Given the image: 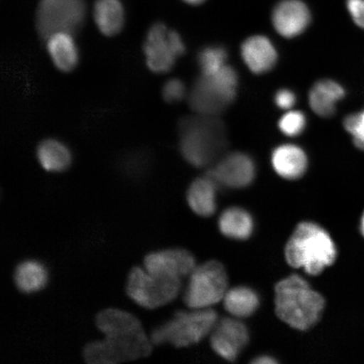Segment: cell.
Wrapping results in <instances>:
<instances>
[{
	"mask_svg": "<svg viewBox=\"0 0 364 364\" xmlns=\"http://www.w3.org/2000/svg\"><path fill=\"white\" fill-rule=\"evenodd\" d=\"M95 325L104 338L85 346L83 356L86 363H120L151 354L152 341L133 314L115 308L104 309L95 317Z\"/></svg>",
	"mask_w": 364,
	"mask_h": 364,
	"instance_id": "6da1fadb",
	"label": "cell"
},
{
	"mask_svg": "<svg viewBox=\"0 0 364 364\" xmlns=\"http://www.w3.org/2000/svg\"><path fill=\"white\" fill-rule=\"evenodd\" d=\"M325 299L311 288L306 279L291 275L277 283L275 311L285 324L299 331H308L321 320Z\"/></svg>",
	"mask_w": 364,
	"mask_h": 364,
	"instance_id": "7a4b0ae2",
	"label": "cell"
},
{
	"mask_svg": "<svg viewBox=\"0 0 364 364\" xmlns=\"http://www.w3.org/2000/svg\"><path fill=\"white\" fill-rule=\"evenodd\" d=\"M181 156L195 167L210 165L226 145L224 124L215 116H188L179 122Z\"/></svg>",
	"mask_w": 364,
	"mask_h": 364,
	"instance_id": "3957f363",
	"label": "cell"
},
{
	"mask_svg": "<svg viewBox=\"0 0 364 364\" xmlns=\"http://www.w3.org/2000/svg\"><path fill=\"white\" fill-rule=\"evenodd\" d=\"M287 262L316 276L332 265L338 252L334 241L325 229L313 222H302L296 227L286 244Z\"/></svg>",
	"mask_w": 364,
	"mask_h": 364,
	"instance_id": "277c9868",
	"label": "cell"
},
{
	"mask_svg": "<svg viewBox=\"0 0 364 364\" xmlns=\"http://www.w3.org/2000/svg\"><path fill=\"white\" fill-rule=\"evenodd\" d=\"M191 309L177 311L171 320L154 328L150 334L153 345L186 348L211 334L218 321L217 313L211 308Z\"/></svg>",
	"mask_w": 364,
	"mask_h": 364,
	"instance_id": "5b68a950",
	"label": "cell"
},
{
	"mask_svg": "<svg viewBox=\"0 0 364 364\" xmlns=\"http://www.w3.org/2000/svg\"><path fill=\"white\" fill-rule=\"evenodd\" d=\"M237 87V73L229 65L215 74L201 75L190 90L189 106L197 114L216 116L235 101Z\"/></svg>",
	"mask_w": 364,
	"mask_h": 364,
	"instance_id": "8992f818",
	"label": "cell"
},
{
	"mask_svg": "<svg viewBox=\"0 0 364 364\" xmlns=\"http://www.w3.org/2000/svg\"><path fill=\"white\" fill-rule=\"evenodd\" d=\"M182 280L166 274H152L144 267H134L127 277L126 292L138 306L154 309L177 298L182 288Z\"/></svg>",
	"mask_w": 364,
	"mask_h": 364,
	"instance_id": "52a82bcc",
	"label": "cell"
},
{
	"mask_svg": "<svg viewBox=\"0 0 364 364\" xmlns=\"http://www.w3.org/2000/svg\"><path fill=\"white\" fill-rule=\"evenodd\" d=\"M184 301L190 309H209L223 301L227 293L228 275L220 262H208L191 273Z\"/></svg>",
	"mask_w": 364,
	"mask_h": 364,
	"instance_id": "ba28073f",
	"label": "cell"
},
{
	"mask_svg": "<svg viewBox=\"0 0 364 364\" xmlns=\"http://www.w3.org/2000/svg\"><path fill=\"white\" fill-rule=\"evenodd\" d=\"M86 16L85 0H40L36 12V26L44 41L53 33L74 34L83 26Z\"/></svg>",
	"mask_w": 364,
	"mask_h": 364,
	"instance_id": "9c48e42d",
	"label": "cell"
},
{
	"mask_svg": "<svg viewBox=\"0 0 364 364\" xmlns=\"http://www.w3.org/2000/svg\"><path fill=\"white\" fill-rule=\"evenodd\" d=\"M143 52L149 70L154 74H165L172 70L176 59L183 55L186 45L178 33L156 22L149 29Z\"/></svg>",
	"mask_w": 364,
	"mask_h": 364,
	"instance_id": "30bf717a",
	"label": "cell"
},
{
	"mask_svg": "<svg viewBox=\"0 0 364 364\" xmlns=\"http://www.w3.org/2000/svg\"><path fill=\"white\" fill-rule=\"evenodd\" d=\"M208 176L218 186L232 189L247 188L256 177V166L247 154L235 152L223 157L209 170Z\"/></svg>",
	"mask_w": 364,
	"mask_h": 364,
	"instance_id": "8fae6325",
	"label": "cell"
},
{
	"mask_svg": "<svg viewBox=\"0 0 364 364\" xmlns=\"http://www.w3.org/2000/svg\"><path fill=\"white\" fill-rule=\"evenodd\" d=\"M250 340L247 327L234 318L218 321L211 332V346L218 356L234 362L247 347Z\"/></svg>",
	"mask_w": 364,
	"mask_h": 364,
	"instance_id": "7c38bea8",
	"label": "cell"
},
{
	"mask_svg": "<svg viewBox=\"0 0 364 364\" xmlns=\"http://www.w3.org/2000/svg\"><path fill=\"white\" fill-rule=\"evenodd\" d=\"M197 267L193 255L185 249L158 250L144 259V268L152 274H166L184 279Z\"/></svg>",
	"mask_w": 364,
	"mask_h": 364,
	"instance_id": "4fadbf2b",
	"label": "cell"
},
{
	"mask_svg": "<svg viewBox=\"0 0 364 364\" xmlns=\"http://www.w3.org/2000/svg\"><path fill=\"white\" fill-rule=\"evenodd\" d=\"M311 19L308 7L300 0H284L277 4L272 13L275 30L287 38L302 34Z\"/></svg>",
	"mask_w": 364,
	"mask_h": 364,
	"instance_id": "5bb4252c",
	"label": "cell"
},
{
	"mask_svg": "<svg viewBox=\"0 0 364 364\" xmlns=\"http://www.w3.org/2000/svg\"><path fill=\"white\" fill-rule=\"evenodd\" d=\"M241 56L254 74L262 75L274 68L277 60V50L271 41L264 36H253L241 46Z\"/></svg>",
	"mask_w": 364,
	"mask_h": 364,
	"instance_id": "9a60e30c",
	"label": "cell"
},
{
	"mask_svg": "<svg viewBox=\"0 0 364 364\" xmlns=\"http://www.w3.org/2000/svg\"><path fill=\"white\" fill-rule=\"evenodd\" d=\"M53 65L63 73L71 72L80 63V50L74 36L65 31L53 33L45 40Z\"/></svg>",
	"mask_w": 364,
	"mask_h": 364,
	"instance_id": "2e32d148",
	"label": "cell"
},
{
	"mask_svg": "<svg viewBox=\"0 0 364 364\" xmlns=\"http://www.w3.org/2000/svg\"><path fill=\"white\" fill-rule=\"evenodd\" d=\"M272 165L277 174L287 180H297L308 168V159L301 148L283 144L272 154Z\"/></svg>",
	"mask_w": 364,
	"mask_h": 364,
	"instance_id": "e0dca14e",
	"label": "cell"
},
{
	"mask_svg": "<svg viewBox=\"0 0 364 364\" xmlns=\"http://www.w3.org/2000/svg\"><path fill=\"white\" fill-rule=\"evenodd\" d=\"M345 90L338 82L322 80L313 85L309 103L314 112L322 117H331L336 112V103L344 97Z\"/></svg>",
	"mask_w": 364,
	"mask_h": 364,
	"instance_id": "ac0fdd59",
	"label": "cell"
},
{
	"mask_svg": "<svg viewBox=\"0 0 364 364\" xmlns=\"http://www.w3.org/2000/svg\"><path fill=\"white\" fill-rule=\"evenodd\" d=\"M218 188L216 182L208 176L192 182L186 193V199L196 215L210 217L215 213Z\"/></svg>",
	"mask_w": 364,
	"mask_h": 364,
	"instance_id": "d6986e66",
	"label": "cell"
},
{
	"mask_svg": "<svg viewBox=\"0 0 364 364\" xmlns=\"http://www.w3.org/2000/svg\"><path fill=\"white\" fill-rule=\"evenodd\" d=\"M36 158L41 166L48 172L65 171L73 162L70 149L57 139L43 140L36 148Z\"/></svg>",
	"mask_w": 364,
	"mask_h": 364,
	"instance_id": "ffe728a7",
	"label": "cell"
},
{
	"mask_svg": "<svg viewBox=\"0 0 364 364\" xmlns=\"http://www.w3.org/2000/svg\"><path fill=\"white\" fill-rule=\"evenodd\" d=\"M93 16L95 25L105 36H116L124 28L125 12L120 0H97Z\"/></svg>",
	"mask_w": 364,
	"mask_h": 364,
	"instance_id": "44dd1931",
	"label": "cell"
},
{
	"mask_svg": "<svg viewBox=\"0 0 364 364\" xmlns=\"http://www.w3.org/2000/svg\"><path fill=\"white\" fill-rule=\"evenodd\" d=\"M48 271L43 263L36 260L22 262L14 272L18 290L26 294L38 292L48 284Z\"/></svg>",
	"mask_w": 364,
	"mask_h": 364,
	"instance_id": "7402d4cb",
	"label": "cell"
},
{
	"mask_svg": "<svg viewBox=\"0 0 364 364\" xmlns=\"http://www.w3.org/2000/svg\"><path fill=\"white\" fill-rule=\"evenodd\" d=\"M221 233L230 239L244 240L250 237L254 230L252 215L243 208H230L223 212L218 220Z\"/></svg>",
	"mask_w": 364,
	"mask_h": 364,
	"instance_id": "603a6c76",
	"label": "cell"
},
{
	"mask_svg": "<svg viewBox=\"0 0 364 364\" xmlns=\"http://www.w3.org/2000/svg\"><path fill=\"white\" fill-rule=\"evenodd\" d=\"M226 311L235 318H247L257 311L260 299L248 287L239 286L227 291L224 299Z\"/></svg>",
	"mask_w": 364,
	"mask_h": 364,
	"instance_id": "cb8c5ba5",
	"label": "cell"
},
{
	"mask_svg": "<svg viewBox=\"0 0 364 364\" xmlns=\"http://www.w3.org/2000/svg\"><path fill=\"white\" fill-rule=\"evenodd\" d=\"M226 50L218 46L204 48L198 55V63L202 75H213L226 66Z\"/></svg>",
	"mask_w": 364,
	"mask_h": 364,
	"instance_id": "d4e9b609",
	"label": "cell"
},
{
	"mask_svg": "<svg viewBox=\"0 0 364 364\" xmlns=\"http://www.w3.org/2000/svg\"><path fill=\"white\" fill-rule=\"evenodd\" d=\"M306 127V115L299 111L286 113L279 122V127L282 133L289 136L301 134Z\"/></svg>",
	"mask_w": 364,
	"mask_h": 364,
	"instance_id": "484cf974",
	"label": "cell"
},
{
	"mask_svg": "<svg viewBox=\"0 0 364 364\" xmlns=\"http://www.w3.org/2000/svg\"><path fill=\"white\" fill-rule=\"evenodd\" d=\"M343 124L345 129L353 136L355 145L364 150V111L346 117Z\"/></svg>",
	"mask_w": 364,
	"mask_h": 364,
	"instance_id": "4316f807",
	"label": "cell"
},
{
	"mask_svg": "<svg viewBox=\"0 0 364 364\" xmlns=\"http://www.w3.org/2000/svg\"><path fill=\"white\" fill-rule=\"evenodd\" d=\"M186 92L184 82L176 78L167 80L162 88V97L168 103L181 102Z\"/></svg>",
	"mask_w": 364,
	"mask_h": 364,
	"instance_id": "83f0119b",
	"label": "cell"
},
{
	"mask_svg": "<svg viewBox=\"0 0 364 364\" xmlns=\"http://www.w3.org/2000/svg\"><path fill=\"white\" fill-rule=\"evenodd\" d=\"M347 8L353 21L364 29V0H348Z\"/></svg>",
	"mask_w": 364,
	"mask_h": 364,
	"instance_id": "f1b7e54d",
	"label": "cell"
},
{
	"mask_svg": "<svg viewBox=\"0 0 364 364\" xmlns=\"http://www.w3.org/2000/svg\"><path fill=\"white\" fill-rule=\"evenodd\" d=\"M274 102L277 107L281 109H291L296 102V95L292 90L282 89L275 95Z\"/></svg>",
	"mask_w": 364,
	"mask_h": 364,
	"instance_id": "f546056e",
	"label": "cell"
},
{
	"mask_svg": "<svg viewBox=\"0 0 364 364\" xmlns=\"http://www.w3.org/2000/svg\"><path fill=\"white\" fill-rule=\"evenodd\" d=\"M277 363V361L276 360V359L270 356H266V355H263V356L258 357L253 361V363L257 364H274Z\"/></svg>",
	"mask_w": 364,
	"mask_h": 364,
	"instance_id": "4dcf8cb0",
	"label": "cell"
},
{
	"mask_svg": "<svg viewBox=\"0 0 364 364\" xmlns=\"http://www.w3.org/2000/svg\"><path fill=\"white\" fill-rule=\"evenodd\" d=\"M184 1L193 4V6H198V4L203 3L205 0H184Z\"/></svg>",
	"mask_w": 364,
	"mask_h": 364,
	"instance_id": "1f68e13d",
	"label": "cell"
},
{
	"mask_svg": "<svg viewBox=\"0 0 364 364\" xmlns=\"http://www.w3.org/2000/svg\"><path fill=\"white\" fill-rule=\"evenodd\" d=\"M361 231H362L363 235L364 236V213H363V215L362 218V221H361Z\"/></svg>",
	"mask_w": 364,
	"mask_h": 364,
	"instance_id": "d6a6232c",
	"label": "cell"
}]
</instances>
